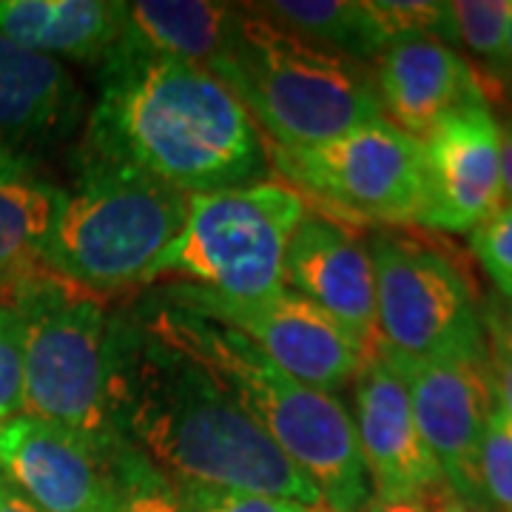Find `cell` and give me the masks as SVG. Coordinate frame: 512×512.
<instances>
[{"mask_svg":"<svg viewBox=\"0 0 512 512\" xmlns=\"http://www.w3.org/2000/svg\"><path fill=\"white\" fill-rule=\"evenodd\" d=\"M23 319V416L63 427L103 453L126 444L114 424V316L103 299L37 268L9 282Z\"/></svg>","mask_w":512,"mask_h":512,"instance_id":"5b68a950","label":"cell"},{"mask_svg":"<svg viewBox=\"0 0 512 512\" xmlns=\"http://www.w3.org/2000/svg\"><path fill=\"white\" fill-rule=\"evenodd\" d=\"M163 299L237 330L279 370L325 393L339 396V390L356 379L367 356L333 316L288 288L259 302H231L197 285L177 282L165 288Z\"/></svg>","mask_w":512,"mask_h":512,"instance_id":"30bf717a","label":"cell"},{"mask_svg":"<svg viewBox=\"0 0 512 512\" xmlns=\"http://www.w3.org/2000/svg\"><path fill=\"white\" fill-rule=\"evenodd\" d=\"M83 157L131 168L185 197L259 183L268 168L262 131L217 74L123 46L103 63Z\"/></svg>","mask_w":512,"mask_h":512,"instance_id":"7a4b0ae2","label":"cell"},{"mask_svg":"<svg viewBox=\"0 0 512 512\" xmlns=\"http://www.w3.org/2000/svg\"><path fill=\"white\" fill-rule=\"evenodd\" d=\"M137 316L220 376L279 453L313 481L328 512H359L373 498L353 413L336 393L296 382L242 336L168 299Z\"/></svg>","mask_w":512,"mask_h":512,"instance_id":"3957f363","label":"cell"},{"mask_svg":"<svg viewBox=\"0 0 512 512\" xmlns=\"http://www.w3.org/2000/svg\"><path fill=\"white\" fill-rule=\"evenodd\" d=\"M359 512H430L427 498L416 495V498H370Z\"/></svg>","mask_w":512,"mask_h":512,"instance_id":"4dcf8cb0","label":"cell"},{"mask_svg":"<svg viewBox=\"0 0 512 512\" xmlns=\"http://www.w3.org/2000/svg\"><path fill=\"white\" fill-rule=\"evenodd\" d=\"M512 0H453L444 3L439 40L450 49H464L478 57L490 74L498 66L507 43Z\"/></svg>","mask_w":512,"mask_h":512,"instance_id":"7402d4cb","label":"cell"},{"mask_svg":"<svg viewBox=\"0 0 512 512\" xmlns=\"http://www.w3.org/2000/svg\"><path fill=\"white\" fill-rule=\"evenodd\" d=\"M498 134H501V188L507 202H512V117L498 120Z\"/></svg>","mask_w":512,"mask_h":512,"instance_id":"f546056e","label":"cell"},{"mask_svg":"<svg viewBox=\"0 0 512 512\" xmlns=\"http://www.w3.org/2000/svg\"><path fill=\"white\" fill-rule=\"evenodd\" d=\"M384 362L402 376L416 427L439 464L444 484L461 498L484 507L478 484V453L490 413L495 410L490 359L410 362L384 356Z\"/></svg>","mask_w":512,"mask_h":512,"instance_id":"8fae6325","label":"cell"},{"mask_svg":"<svg viewBox=\"0 0 512 512\" xmlns=\"http://www.w3.org/2000/svg\"><path fill=\"white\" fill-rule=\"evenodd\" d=\"M66 191L0 137V285L43 268Z\"/></svg>","mask_w":512,"mask_h":512,"instance_id":"d6986e66","label":"cell"},{"mask_svg":"<svg viewBox=\"0 0 512 512\" xmlns=\"http://www.w3.org/2000/svg\"><path fill=\"white\" fill-rule=\"evenodd\" d=\"M285 288L333 316L367 353L376 348L373 259L345 225L305 211L285 251Z\"/></svg>","mask_w":512,"mask_h":512,"instance_id":"9a60e30c","label":"cell"},{"mask_svg":"<svg viewBox=\"0 0 512 512\" xmlns=\"http://www.w3.org/2000/svg\"><path fill=\"white\" fill-rule=\"evenodd\" d=\"M495 86H504V83H512V18H510V29H507V43H504V55L498 60V66L493 69Z\"/></svg>","mask_w":512,"mask_h":512,"instance_id":"836d02e7","label":"cell"},{"mask_svg":"<svg viewBox=\"0 0 512 512\" xmlns=\"http://www.w3.org/2000/svg\"><path fill=\"white\" fill-rule=\"evenodd\" d=\"M427 202L421 225L473 234L504 202L501 134L487 103L447 114L421 137Z\"/></svg>","mask_w":512,"mask_h":512,"instance_id":"7c38bea8","label":"cell"},{"mask_svg":"<svg viewBox=\"0 0 512 512\" xmlns=\"http://www.w3.org/2000/svg\"><path fill=\"white\" fill-rule=\"evenodd\" d=\"M237 94L274 151H299L379 120L373 69L319 49L242 6L231 49L208 66Z\"/></svg>","mask_w":512,"mask_h":512,"instance_id":"277c9868","label":"cell"},{"mask_svg":"<svg viewBox=\"0 0 512 512\" xmlns=\"http://www.w3.org/2000/svg\"><path fill=\"white\" fill-rule=\"evenodd\" d=\"M80 89L66 66L35 55L0 35V137L29 143L57 137L72 126Z\"/></svg>","mask_w":512,"mask_h":512,"instance_id":"ac0fdd59","label":"cell"},{"mask_svg":"<svg viewBox=\"0 0 512 512\" xmlns=\"http://www.w3.org/2000/svg\"><path fill=\"white\" fill-rule=\"evenodd\" d=\"M490 370H493L495 402L501 413L512 424V353L501 342L493 339V353H490Z\"/></svg>","mask_w":512,"mask_h":512,"instance_id":"83f0119b","label":"cell"},{"mask_svg":"<svg viewBox=\"0 0 512 512\" xmlns=\"http://www.w3.org/2000/svg\"><path fill=\"white\" fill-rule=\"evenodd\" d=\"M114 456L23 413L0 421V473L40 512H109Z\"/></svg>","mask_w":512,"mask_h":512,"instance_id":"4fadbf2b","label":"cell"},{"mask_svg":"<svg viewBox=\"0 0 512 512\" xmlns=\"http://www.w3.org/2000/svg\"><path fill=\"white\" fill-rule=\"evenodd\" d=\"M487 325L493 330V339L495 342H501L504 348L512 353V296L507 299V308L501 316H493V319H487Z\"/></svg>","mask_w":512,"mask_h":512,"instance_id":"d6a6232c","label":"cell"},{"mask_svg":"<svg viewBox=\"0 0 512 512\" xmlns=\"http://www.w3.org/2000/svg\"><path fill=\"white\" fill-rule=\"evenodd\" d=\"M311 512H328V510H325V507H316V510H311Z\"/></svg>","mask_w":512,"mask_h":512,"instance_id":"e575fe53","label":"cell"},{"mask_svg":"<svg viewBox=\"0 0 512 512\" xmlns=\"http://www.w3.org/2000/svg\"><path fill=\"white\" fill-rule=\"evenodd\" d=\"M239 15L242 6L214 0H137L126 3L120 46L208 69L231 49Z\"/></svg>","mask_w":512,"mask_h":512,"instance_id":"ffe728a7","label":"cell"},{"mask_svg":"<svg viewBox=\"0 0 512 512\" xmlns=\"http://www.w3.org/2000/svg\"><path fill=\"white\" fill-rule=\"evenodd\" d=\"M478 484L487 510L512 512V424L501 413L498 402L481 439Z\"/></svg>","mask_w":512,"mask_h":512,"instance_id":"cb8c5ba5","label":"cell"},{"mask_svg":"<svg viewBox=\"0 0 512 512\" xmlns=\"http://www.w3.org/2000/svg\"><path fill=\"white\" fill-rule=\"evenodd\" d=\"M305 211L302 194L274 180L194 194L148 282L177 274L231 302L268 299L285 288V251Z\"/></svg>","mask_w":512,"mask_h":512,"instance_id":"52a82bcc","label":"cell"},{"mask_svg":"<svg viewBox=\"0 0 512 512\" xmlns=\"http://www.w3.org/2000/svg\"><path fill=\"white\" fill-rule=\"evenodd\" d=\"M427 498V507L430 512H490L487 507H481V504H473V501H467V498H461L456 495L447 484H441L436 490H430V493H424Z\"/></svg>","mask_w":512,"mask_h":512,"instance_id":"f1b7e54d","label":"cell"},{"mask_svg":"<svg viewBox=\"0 0 512 512\" xmlns=\"http://www.w3.org/2000/svg\"><path fill=\"white\" fill-rule=\"evenodd\" d=\"M376 94L382 117L421 140L447 114L487 103L484 74L433 35L387 43L376 57Z\"/></svg>","mask_w":512,"mask_h":512,"instance_id":"2e32d148","label":"cell"},{"mask_svg":"<svg viewBox=\"0 0 512 512\" xmlns=\"http://www.w3.org/2000/svg\"><path fill=\"white\" fill-rule=\"evenodd\" d=\"M23 407V319L15 305L0 299V421Z\"/></svg>","mask_w":512,"mask_h":512,"instance_id":"484cf974","label":"cell"},{"mask_svg":"<svg viewBox=\"0 0 512 512\" xmlns=\"http://www.w3.org/2000/svg\"><path fill=\"white\" fill-rule=\"evenodd\" d=\"M376 271V350L410 362H487L476 291L450 256L407 237L367 242Z\"/></svg>","mask_w":512,"mask_h":512,"instance_id":"ba28073f","label":"cell"},{"mask_svg":"<svg viewBox=\"0 0 512 512\" xmlns=\"http://www.w3.org/2000/svg\"><path fill=\"white\" fill-rule=\"evenodd\" d=\"M0 512H40L26 498V495L20 493V490H15L6 478H3V473H0Z\"/></svg>","mask_w":512,"mask_h":512,"instance_id":"1f68e13d","label":"cell"},{"mask_svg":"<svg viewBox=\"0 0 512 512\" xmlns=\"http://www.w3.org/2000/svg\"><path fill=\"white\" fill-rule=\"evenodd\" d=\"M114 424L126 447L171 484L274 495L322 507L214 370L134 313L114 322Z\"/></svg>","mask_w":512,"mask_h":512,"instance_id":"6da1fadb","label":"cell"},{"mask_svg":"<svg viewBox=\"0 0 512 512\" xmlns=\"http://www.w3.org/2000/svg\"><path fill=\"white\" fill-rule=\"evenodd\" d=\"M274 160L291 188L333 214L376 225H421L427 202L421 140L384 117L319 146L274 151Z\"/></svg>","mask_w":512,"mask_h":512,"instance_id":"9c48e42d","label":"cell"},{"mask_svg":"<svg viewBox=\"0 0 512 512\" xmlns=\"http://www.w3.org/2000/svg\"><path fill=\"white\" fill-rule=\"evenodd\" d=\"M114 495L109 512H183L174 484L131 447L114 456Z\"/></svg>","mask_w":512,"mask_h":512,"instance_id":"603a6c76","label":"cell"},{"mask_svg":"<svg viewBox=\"0 0 512 512\" xmlns=\"http://www.w3.org/2000/svg\"><path fill=\"white\" fill-rule=\"evenodd\" d=\"M180 495L183 512H311L316 507H305L296 501L274 498V495L237 493V490H217L200 484H174Z\"/></svg>","mask_w":512,"mask_h":512,"instance_id":"4316f807","label":"cell"},{"mask_svg":"<svg viewBox=\"0 0 512 512\" xmlns=\"http://www.w3.org/2000/svg\"><path fill=\"white\" fill-rule=\"evenodd\" d=\"M470 245L504 299L512 296V202H501L470 234Z\"/></svg>","mask_w":512,"mask_h":512,"instance_id":"d4e9b609","label":"cell"},{"mask_svg":"<svg viewBox=\"0 0 512 512\" xmlns=\"http://www.w3.org/2000/svg\"><path fill=\"white\" fill-rule=\"evenodd\" d=\"M0 35L52 60L106 63L126 35V3L0 0Z\"/></svg>","mask_w":512,"mask_h":512,"instance_id":"e0dca14e","label":"cell"},{"mask_svg":"<svg viewBox=\"0 0 512 512\" xmlns=\"http://www.w3.org/2000/svg\"><path fill=\"white\" fill-rule=\"evenodd\" d=\"M353 427L373 498H416L444 484L402 376L373 348L353 379Z\"/></svg>","mask_w":512,"mask_h":512,"instance_id":"5bb4252c","label":"cell"},{"mask_svg":"<svg viewBox=\"0 0 512 512\" xmlns=\"http://www.w3.org/2000/svg\"><path fill=\"white\" fill-rule=\"evenodd\" d=\"M254 9L291 35L362 63L387 46L370 0H271Z\"/></svg>","mask_w":512,"mask_h":512,"instance_id":"44dd1931","label":"cell"},{"mask_svg":"<svg viewBox=\"0 0 512 512\" xmlns=\"http://www.w3.org/2000/svg\"><path fill=\"white\" fill-rule=\"evenodd\" d=\"M188 197L123 165L83 157L43 254L49 274L92 293L148 282L183 228Z\"/></svg>","mask_w":512,"mask_h":512,"instance_id":"8992f818","label":"cell"}]
</instances>
